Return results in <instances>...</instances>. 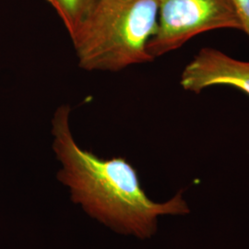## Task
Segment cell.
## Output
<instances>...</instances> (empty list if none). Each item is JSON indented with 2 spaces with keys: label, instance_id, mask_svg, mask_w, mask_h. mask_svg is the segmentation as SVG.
<instances>
[{
  "label": "cell",
  "instance_id": "1",
  "mask_svg": "<svg viewBox=\"0 0 249 249\" xmlns=\"http://www.w3.org/2000/svg\"><path fill=\"white\" fill-rule=\"evenodd\" d=\"M71 114V108L63 105L51 121L52 148L61 165L56 178L89 217L117 233L145 240L156 233L160 216L190 213L183 190L165 202H155L124 158L104 159L82 149L72 134Z\"/></svg>",
  "mask_w": 249,
  "mask_h": 249
},
{
  "label": "cell",
  "instance_id": "3",
  "mask_svg": "<svg viewBox=\"0 0 249 249\" xmlns=\"http://www.w3.org/2000/svg\"><path fill=\"white\" fill-rule=\"evenodd\" d=\"M158 27L148 45L155 59L185 45L194 36L217 29L242 31L231 0H158Z\"/></svg>",
  "mask_w": 249,
  "mask_h": 249
},
{
  "label": "cell",
  "instance_id": "5",
  "mask_svg": "<svg viewBox=\"0 0 249 249\" xmlns=\"http://www.w3.org/2000/svg\"><path fill=\"white\" fill-rule=\"evenodd\" d=\"M61 18L71 37L89 16L98 0H46Z\"/></svg>",
  "mask_w": 249,
  "mask_h": 249
},
{
  "label": "cell",
  "instance_id": "4",
  "mask_svg": "<svg viewBox=\"0 0 249 249\" xmlns=\"http://www.w3.org/2000/svg\"><path fill=\"white\" fill-rule=\"evenodd\" d=\"M180 85L185 90L195 93L213 86H231L249 95V62L204 47L185 67Z\"/></svg>",
  "mask_w": 249,
  "mask_h": 249
},
{
  "label": "cell",
  "instance_id": "2",
  "mask_svg": "<svg viewBox=\"0 0 249 249\" xmlns=\"http://www.w3.org/2000/svg\"><path fill=\"white\" fill-rule=\"evenodd\" d=\"M158 0H98L71 36L80 68L117 72L152 62L148 45L158 27Z\"/></svg>",
  "mask_w": 249,
  "mask_h": 249
},
{
  "label": "cell",
  "instance_id": "6",
  "mask_svg": "<svg viewBox=\"0 0 249 249\" xmlns=\"http://www.w3.org/2000/svg\"><path fill=\"white\" fill-rule=\"evenodd\" d=\"M240 19L242 31L249 36V0H231Z\"/></svg>",
  "mask_w": 249,
  "mask_h": 249
}]
</instances>
